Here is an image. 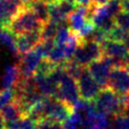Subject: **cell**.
Segmentation results:
<instances>
[{"instance_id": "obj_30", "label": "cell", "mask_w": 129, "mask_h": 129, "mask_svg": "<svg viewBox=\"0 0 129 129\" xmlns=\"http://www.w3.org/2000/svg\"><path fill=\"white\" fill-rule=\"evenodd\" d=\"M21 6H23V7H27L33 0H16Z\"/></svg>"}, {"instance_id": "obj_21", "label": "cell", "mask_w": 129, "mask_h": 129, "mask_svg": "<svg viewBox=\"0 0 129 129\" xmlns=\"http://www.w3.org/2000/svg\"><path fill=\"white\" fill-rule=\"evenodd\" d=\"M87 67H83L81 64H79L77 61H75L73 58L71 59H68L66 62H64V69L67 71V73L72 77L74 78L75 80H79V78L82 76V74L84 73L85 69Z\"/></svg>"}, {"instance_id": "obj_2", "label": "cell", "mask_w": 129, "mask_h": 129, "mask_svg": "<svg viewBox=\"0 0 129 129\" xmlns=\"http://www.w3.org/2000/svg\"><path fill=\"white\" fill-rule=\"evenodd\" d=\"M43 23L29 7H22L12 18L8 28L15 34H24L31 31L41 30Z\"/></svg>"}, {"instance_id": "obj_29", "label": "cell", "mask_w": 129, "mask_h": 129, "mask_svg": "<svg viewBox=\"0 0 129 129\" xmlns=\"http://www.w3.org/2000/svg\"><path fill=\"white\" fill-rule=\"evenodd\" d=\"M121 6H122V11L128 12L129 13V0H124L121 2Z\"/></svg>"}, {"instance_id": "obj_17", "label": "cell", "mask_w": 129, "mask_h": 129, "mask_svg": "<svg viewBox=\"0 0 129 129\" xmlns=\"http://www.w3.org/2000/svg\"><path fill=\"white\" fill-rule=\"evenodd\" d=\"M0 44L9 48L15 57H19L20 54L16 44V35L8 27H0Z\"/></svg>"}, {"instance_id": "obj_38", "label": "cell", "mask_w": 129, "mask_h": 129, "mask_svg": "<svg viewBox=\"0 0 129 129\" xmlns=\"http://www.w3.org/2000/svg\"><path fill=\"white\" fill-rule=\"evenodd\" d=\"M117 1H124V0H117Z\"/></svg>"}, {"instance_id": "obj_1", "label": "cell", "mask_w": 129, "mask_h": 129, "mask_svg": "<svg viewBox=\"0 0 129 129\" xmlns=\"http://www.w3.org/2000/svg\"><path fill=\"white\" fill-rule=\"evenodd\" d=\"M126 96L127 95H118L110 88H104L100 91L94 103L100 112L107 115L117 116L120 114H125Z\"/></svg>"}, {"instance_id": "obj_7", "label": "cell", "mask_w": 129, "mask_h": 129, "mask_svg": "<svg viewBox=\"0 0 129 129\" xmlns=\"http://www.w3.org/2000/svg\"><path fill=\"white\" fill-rule=\"evenodd\" d=\"M108 88L118 95L125 96L129 94V71L127 66H119L112 69Z\"/></svg>"}, {"instance_id": "obj_36", "label": "cell", "mask_w": 129, "mask_h": 129, "mask_svg": "<svg viewBox=\"0 0 129 129\" xmlns=\"http://www.w3.org/2000/svg\"><path fill=\"white\" fill-rule=\"evenodd\" d=\"M0 27H3V25H2V23L0 22Z\"/></svg>"}, {"instance_id": "obj_4", "label": "cell", "mask_w": 129, "mask_h": 129, "mask_svg": "<svg viewBox=\"0 0 129 129\" xmlns=\"http://www.w3.org/2000/svg\"><path fill=\"white\" fill-rule=\"evenodd\" d=\"M120 63L113 57L109 55L103 54V56L97 60H94L91 62L87 69L90 72V74L93 76L95 81L99 84V86L104 89L108 88L109 83V77L111 74V71L115 67H119Z\"/></svg>"}, {"instance_id": "obj_26", "label": "cell", "mask_w": 129, "mask_h": 129, "mask_svg": "<svg viewBox=\"0 0 129 129\" xmlns=\"http://www.w3.org/2000/svg\"><path fill=\"white\" fill-rule=\"evenodd\" d=\"M37 129H64L62 123L49 119L43 118L37 122Z\"/></svg>"}, {"instance_id": "obj_37", "label": "cell", "mask_w": 129, "mask_h": 129, "mask_svg": "<svg viewBox=\"0 0 129 129\" xmlns=\"http://www.w3.org/2000/svg\"><path fill=\"white\" fill-rule=\"evenodd\" d=\"M127 69H128V71H129V63L127 64Z\"/></svg>"}, {"instance_id": "obj_13", "label": "cell", "mask_w": 129, "mask_h": 129, "mask_svg": "<svg viewBox=\"0 0 129 129\" xmlns=\"http://www.w3.org/2000/svg\"><path fill=\"white\" fill-rule=\"evenodd\" d=\"M33 79L35 82V86L41 95H43L44 97H51L57 99L58 87L49 79L48 76L35 74L33 76Z\"/></svg>"}, {"instance_id": "obj_25", "label": "cell", "mask_w": 129, "mask_h": 129, "mask_svg": "<svg viewBox=\"0 0 129 129\" xmlns=\"http://www.w3.org/2000/svg\"><path fill=\"white\" fill-rule=\"evenodd\" d=\"M15 99V90L14 89H2L0 90V110L5 106L13 102Z\"/></svg>"}, {"instance_id": "obj_8", "label": "cell", "mask_w": 129, "mask_h": 129, "mask_svg": "<svg viewBox=\"0 0 129 129\" xmlns=\"http://www.w3.org/2000/svg\"><path fill=\"white\" fill-rule=\"evenodd\" d=\"M78 82V87H79V92H80V97L83 100L93 102L99 95L100 91L102 88L99 86V84L95 81L93 76L90 74L88 69L86 68L82 76L79 78Z\"/></svg>"}, {"instance_id": "obj_35", "label": "cell", "mask_w": 129, "mask_h": 129, "mask_svg": "<svg viewBox=\"0 0 129 129\" xmlns=\"http://www.w3.org/2000/svg\"><path fill=\"white\" fill-rule=\"evenodd\" d=\"M43 2H45L46 4H53V3H57L59 0H41Z\"/></svg>"}, {"instance_id": "obj_27", "label": "cell", "mask_w": 129, "mask_h": 129, "mask_svg": "<svg viewBox=\"0 0 129 129\" xmlns=\"http://www.w3.org/2000/svg\"><path fill=\"white\" fill-rule=\"evenodd\" d=\"M113 129H129V115L120 114L114 116L112 120Z\"/></svg>"}, {"instance_id": "obj_9", "label": "cell", "mask_w": 129, "mask_h": 129, "mask_svg": "<svg viewBox=\"0 0 129 129\" xmlns=\"http://www.w3.org/2000/svg\"><path fill=\"white\" fill-rule=\"evenodd\" d=\"M103 53L115 58L120 66H127L129 63V49L122 41L106 39L101 43Z\"/></svg>"}, {"instance_id": "obj_31", "label": "cell", "mask_w": 129, "mask_h": 129, "mask_svg": "<svg viewBox=\"0 0 129 129\" xmlns=\"http://www.w3.org/2000/svg\"><path fill=\"white\" fill-rule=\"evenodd\" d=\"M109 0H91V4H94V5H103V4H106Z\"/></svg>"}, {"instance_id": "obj_6", "label": "cell", "mask_w": 129, "mask_h": 129, "mask_svg": "<svg viewBox=\"0 0 129 129\" xmlns=\"http://www.w3.org/2000/svg\"><path fill=\"white\" fill-rule=\"evenodd\" d=\"M74 109L66 102L51 97L45 99L44 118H49L60 123L64 122L73 113Z\"/></svg>"}, {"instance_id": "obj_23", "label": "cell", "mask_w": 129, "mask_h": 129, "mask_svg": "<svg viewBox=\"0 0 129 129\" xmlns=\"http://www.w3.org/2000/svg\"><path fill=\"white\" fill-rule=\"evenodd\" d=\"M46 58H48L51 62H53L55 64H61V63H64L68 60L67 57H66L63 47L58 46V45H54V47L51 49L50 53L48 54V56Z\"/></svg>"}, {"instance_id": "obj_14", "label": "cell", "mask_w": 129, "mask_h": 129, "mask_svg": "<svg viewBox=\"0 0 129 129\" xmlns=\"http://www.w3.org/2000/svg\"><path fill=\"white\" fill-rule=\"evenodd\" d=\"M22 7L16 0H0V22L2 25L8 27L12 18Z\"/></svg>"}, {"instance_id": "obj_3", "label": "cell", "mask_w": 129, "mask_h": 129, "mask_svg": "<svg viewBox=\"0 0 129 129\" xmlns=\"http://www.w3.org/2000/svg\"><path fill=\"white\" fill-rule=\"evenodd\" d=\"M103 54V49L99 42L92 38H81V42L75 51L73 59L83 67H88L94 60L101 58Z\"/></svg>"}, {"instance_id": "obj_32", "label": "cell", "mask_w": 129, "mask_h": 129, "mask_svg": "<svg viewBox=\"0 0 129 129\" xmlns=\"http://www.w3.org/2000/svg\"><path fill=\"white\" fill-rule=\"evenodd\" d=\"M0 129H7L6 122H5V120L3 119V117L1 116V114H0Z\"/></svg>"}, {"instance_id": "obj_18", "label": "cell", "mask_w": 129, "mask_h": 129, "mask_svg": "<svg viewBox=\"0 0 129 129\" xmlns=\"http://www.w3.org/2000/svg\"><path fill=\"white\" fill-rule=\"evenodd\" d=\"M27 7H29L39 18V20L45 24L49 21V12L48 5L41 0H33Z\"/></svg>"}, {"instance_id": "obj_24", "label": "cell", "mask_w": 129, "mask_h": 129, "mask_svg": "<svg viewBox=\"0 0 129 129\" xmlns=\"http://www.w3.org/2000/svg\"><path fill=\"white\" fill-rule=\"evenodd\" d=\"M58 29V24L52 21H48L47 23L43 24L41 28V40L46 39H54L56 32Z\"/></svg>"}, {"instance_id": "obj_33", "label": "cell", "mask_w": 129, "mask_h": 129, "mask_svg": "<svg viewBox=\"0 0 129 129\" xmlns=\"http://www.w3.org/2000/svg\"><path fill=\"white\" fill-rule=\"evenodd\" d=\"M123 43L126 45V47L129 49V31H128V33H127V35L125 36V38H124V40H123Z\"/></svg>"}, {"instance_id": "obj_20", "label": "cell", "mask_w": 129, "mask_h": 129, "mask_svg": "<svg viewBox=\"0 0 129 129\" xmlns=\"http://www.w3.org/2000/svg\"><path fill=\"white\" fill-rule=\"evenodd\" d=\"M71 32L72 31L70 29V26H69L68 22L59 24L56 35L54 37V44L58 45V46H63L67 43V41H68V39L71 35Z\"/></svg>"}, {"instance_id": "obj_28", "label": "cell", "mask_w": 129, "mask_h": 129, "mask_svg": "<svg viewBox=\"0 0 129 129\" xmlns=\"http://www.w3.org/2000/svg\"><path fill=\"white\" fill-rule=\"evenodd\" d=\"M115 22L118 26H120L123 29L129 31V13L128 12L121 11L115 17Z\"/></svg>"}, {"instance_id": "obj_19", "label": "cell", "mask_w": 129, "mask_h": 129, "mask_svg": "<svg viewBox=\"0 0 129 129\" xmlns=\"http://www.w3.org/2000/svg\"><path fill=\"white\" fill-rule=\"evenodd\" d=\"M7 129H37V122L24 116L16 121L6 122Z\"/></svg>"}, {"instance_id": "obj_11", "label": "cell", "mask_w": 129, "mask_h": 129, "mask_svg": "<svg viewBox=\"0 0 129 129\" xmlns=\"http://www.w3.org/2000/svg\"><path fill=\"white\" fill-rule=\"evenodd\" d=\"M41 40V30L31 31L24 34L16 35V44L19 54H23L32 50Z\"/></svg>"}, {"instance_id": "obj_34", "label": "cell", "mask_w": 129, "mask_h": 129, "mask_svg": "<svg viewBox=\"0 0 129 129\" xmlns=\"http://www.w3.org/2000/svg\"><path fill=\"white\" fill-rule=\"evenodd\" d=\"M125 114L129 115V94L126 96V111Z\"/></svg>"}, {"instance_id": "obj_10", "label": "cell", "mask_w": 129, "mask_h": 129, "mask_svg": "<svg viewBox=\"0 0 129 129\" xmlns=\"http://www.w3.org/2000/svg\"><path fill=\"white\" fill-rule=\"evenodd\" d=\"M18 59V67L22 78H32L38 68L40 60L42 59L40 55L34 50H30L23 54H20Z\"/></svg>"}, {"instance_id": "obj_5", "label": "cell", "mask_w": 129, "mask_h": 129, "mask_svg": "<svg viewBox=\"0 0 129 129\" xmlns=\"http://www.w3.org/2000/svg\"><path fill=\"white\" fill-rule=\"evenodd\" d=\"M57 87H58L57 99L66 102L72 108H74V105L81 98L77 80L72 78L66 71Z\"/></svg>"}, {"instance_id": "obj_15", "label": "cell", "mask_w": 129, "mask_h": 129, "mask_svg": "<svg viewBox=\"0 0 129 129\" xmlns=\"http://www.w3.org/2000/svg\"><path fill=\"white\" fill-rule=\"evenodd\" d=\"M21 79L18 64H9L6 67L2 77V87L4 89H14Z\"/></svg>"}, {"instance_id": "obj_12", "label": "cell", "mask_w": 129, "mask_h": 129, "mask_svg": "<svg viewBox=\"0 0 129 129\" xmlns=\"http://www.w3.org/2000/svg\"><path fill=\"white\" fill-rule=\"evenodd\" d=\"M89 5H78L76 10L68 16V23L72 32L78 33L82 29L89 19Z\"/></svg>"}, {"instance_id": "obj_22", "label": "cell", "mask_w": 129, "mask_h": 129, "mask_svg": "<svg viewBox=\"0 0 129 129\" xmlns=\"http://www.w3.org/2000/svg\"><path fill=\"white\" fill-rule=\"evenodd\" d=\"M54 39H46V40H40L39 43L33 48L41 58H46L48 54L50 53L51 49L54 47Z\"/></svg>"}, {"instance_id": "obj_16", "label": "cell", "mask_w": 129, "mask_h": 129, "mask_svg": "<svg viewBox=\"0 0 129 129\" xmlns=\"http://www.w3.org/2000/svg\"><path fill=\"white\" fill-rule=\"evenodd\" d=\"M0 114L5 120V122L16 121L25 116V112L21 105L17 101H13L7 106H5L2 110H0Z\"/></svg>"}]
</instances>
